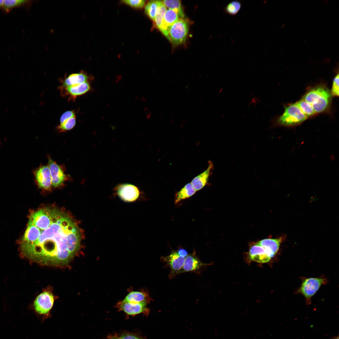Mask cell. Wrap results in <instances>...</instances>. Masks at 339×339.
<instances>
[{
    "label": "cell",
    "instance_id": "1",
    "mask_svg": "<svg viewBox=\"0 0 339 339\" xmlns=\"http://www.w3.org/2000/svg\"><path fill=\"white\" fill-rule=\"evenodd\" d=\"M82 236L78 224L67 213L43 207L30 215L20 250L25 257L40 264L62 266L79 250Z\"/></svg>",
    "mask_w": 339,
    "mask_h": 339
},
{
    "label": "cell",
    "instance_id": "2",
    "mask_svg": "<svg viewBox=\"0 0 339 339\" xmlns=\"http://www.w3.org/2000/svg\"><path fill=\"white\" fill-rule=\"evenodd\" d=\"M331 95L327 88L320 85L309 90L302 98L312 107L316 114L324 112L328 108Z\"/></svg>",
    "mask_w": 339,
    "mask_h": 339
},
{
    "label": "cell",
    "instance_id": "3",
    "mask_svg": "<svg viewBox=\"0 0 339 339\" xmlns=\"http://www.w3.org/2000/svg\"><path fill=\"white\" fill-rule=\"evenodd\" d=\"M308 118L296 103L292 104L285 108L284 112L278 119L277 123L281 126H294L301 124Z\"/></svg>",
    "mask_w": 339,
    "mask_h": 339
},
{
    "label": "cell",
    "instance_id": "4",
    "mask_svg": "<svg viewBox=\"0 0 339 339\" xmlns=\"http://www.w3.org/2000/svg\"><path fill=\"white\" fill-rule=\"evenodd\" d=\"M54 297L49 291H45L40 294L35 300L34 304V309L36 313L44 321L50 316L51 310L53 306Z\"/></svg>",
    "mask_w": 339,
    "mask_h": 339
},
{
    "label": "cell",
    "instance_id": "5",
    "mask_svg": "<svg viewBox=\"0 0 339 339\" xmlns=\"http://www.w3.org/2000/svg\"><path fill=\"white\" fill-rule=\"evenodd\" d=\"M189 31L188 22L183 18H180L170 27L169 31L170 40L173 45L177 46L184 43Z\"/></svg>",
    "mask_w": 339,
    "mask_h": 339
},
{
    "label": "cell",
    "instance_id": "6",
    "mask_svg": "<svg viewBox=\"0 0 339 339\" xmlns=\"http://www.w3.org/2000/svg\"><path fill=\"white\" fill-rule=\"evenodd\" d=\"M48 166L50 172L52 187H60L70 178L69 176L65 173L63 168L50 158H48Z\"/></svg>",
    "mask_w": 339,
    "mask_h": 339
},
{
    "label": "cell",
    "instance_id": "7",
    "mask_svg": "<svg viewBox=\"0 0 339 339\" xmlns=\"http://www.w3.org/2000/svg\"><path fill=\"white\" fill-rule=\"evenodd\" d=\"M325 282V279L322 278L310 277L306 278L302 282L299 292L307 299H310Z\"/></svg>",
    "mask_w": 339,
    "mask_h": 339
},
{
    "label": "cell",
    "instance_id": "8",
    "mask_svg": "<svg viewBox=\"0 0 339 339\" xmlns=\"http://www.w3.org/2000/svg\"><path fill=\"white\" fill-rule=\"evenodd\" d=\"M185 258L179 256L175 250L172 251L167 256L161 257V261L165 262L170 267V271L169 275L170 279H172L179 274Z\"/></svg>",
    "mask_w": 339,
    "mask_h": 339
},
{
    "label": "cell",
    "instance_id": "9",
    "mask_svg": "<svg viewBox=\"0 0 339 339\" xmlns=\"http://www.w3.org/2000/svg\"><path fill=\"white\" fill-rule=\"evenodd\" d=\"M61 94L63 96L68 97V100H75L78 96L83 95L91 89V86L89 81L66 87H59Z\"/></svg>",
    "mask_w": 339,
    "mask_h": 339
},
{
    "label": "cell",
    "instance_id": "10",
    "mask_svg": "<svg viewBox=\"0 0 339 339\" xmlns=\"http://www.w3.org/2000/svg\"><path fill=\"white\" fill-rule=\"evenodd\" d=\"M116 193L125 202H132L136 201L140 195V191L136 186L130 184L118 185L115 188Z\"/></svg>",
    "mask_w": 339,
    "mask_h": 339
},
{
    "label": "cell",
    "instance_id": "11",
    "mask_svg": "<svg viewBox=\"0 0 339 339\" xmlns=\"http://www.w3.org/2000/svg\"><path fill=\"white\" fill-rule=\"evenodd\" d=\"M35 181L40 188L50 190L52 187L50 172L48 165H40L34 171Z\"/></svg>",
    "mask_w": 339,
    "mask_h": 339
},
{
    "label": "cell",
    "instance_id": "12",
    "mask_svg": "<svg viewBox=\"0 0 339 339\" xmlns=\"http://www.w3.org/2000/svg\"><path fill=\"white\" fill-rule=\"evenodd\" d=\"M147 304L144 303H134L123 300L119 302L116 305V307L120 311H122L126 314L134 315L141 313L147 314L149 312Z\"/></svg>",
    "mask_w": 339,
    "mask_h": 339
},
{
    "label": "cell",
    "instance_id": "13",
    "mask_svg": "<svg viewBox=\"0 0 339 339\" xmlns=\"http://www.w3.org/2000/svg\"><path fill=\"white\" fill-rule=\"evenodd\" d=\"M209 264L202 262L197 257L195 251L188 254L185 258L183 265L179 274L188 272L199 273L200 270Z\"/></svg>",
    "mask_w": 339,
    "mask_h": 339
},
{
    "label": "cell",
    "instance_id": "14",
    "mask_svg": "<svg viewBox=\"0 0 339 339\" xmlns=\"http://www.w3.org/2000/svg\"><path fill=\"white\" fill-rule=\"evenodd\" d=\"M180 17L179 13L175 10L168 9L167 10L163 19L160 27L159 29L163 34L169 40V31L171 26L178 20Z\"/></svg>",
    "mask_w": 339,
    "mask_h": 339
},
{
    "label": "cell",
    "instance_id": "15",
    "mask_svg": "<svg viewBox=\"0 0 339 339\" xmlns=\"http://www.w3.org/2000/svg\"><path fill=\"white\" fill-rule=\"evenodd\" d=\"M248 256L251 261L262 263L267 262L272 258L264 248L256 244L250 248Z\"/></svg>",
    "mask_w": 339,
    "mask_h": 339
},
{
    "label": "cell",
    "instance_id": "16",
    "mask_svg": "<svg viewBox=\"0 0 339 339\" xmlns=\"http://www.w3.org/2000/svg\"><path fill=\"white\" fill-rule=\"evenodd\" d=\"M93 77L89 76L83 71L77 73H72L65 77L62 81V85L59 87H66L78 84L92 80Z\"/></svg>",
    "mask_w": 339,
    "mask_h": 339
},
{
    "label": "cell",
    "instance_id": "17",
    "mask_svg": "<svg viewBox=\"0 0 339 339\" xmlns=\"http://www.w3.org/2000/svg\"><path fill=\"white\" fill-rule=\"evenodd\" d=\"M213 168V163L209 161L207 169L192 179L191 183L196 191L201 189L207 184Z\"/></svg>",
    "mask_w": 339,
    "mask_h": 339
},
{
    "label": "cell",
    "instance_id": "18",
    "mask_svg": "<svg viewBox=\"0 0 339 339\" xmlns=\"http://www.w3.org/2000/svg\"><path fill=\"white\" fill-rule=\"evenodd\" d=\"M151 299L148 293L146 291H132L128 293L123 300L132 303L148 304Z\"/></svg>",
    "mask_w": 339,
    "mask_h": 339
},
{
    "label": "cell",
    "instance_id": "19",
    "mask_svg": "<svg viewBox=\"0 0 339 339\" xmlns=\"http://www.w3.org/2000/svg\"><path fill=\"white\" fill-rule=\"evenodd\" d=\"M281 241V238L266 239L261 240L256 244L264 248L272 258L278 251Z\"/></svg>",
    "mask_w": 339,
    "mask_h": 339
},
{
    "label": "cell",
    "instance_id": "20",
    "mask_svg": "<svg viewBox=\"0 0 339 339\" xmlns=\"http://www.w3.org/2000/svg\"><path fill=\"white\" fill-rule=\"evenodd\" d=\"M196 191L191 183L187 184L176 194L175 202L177 203L191 196Z\"/></svg>",
    "mask_w": 339,
    "mask_h": 339
},
{
    "label": "cell",
    "instance_id": "21",
    "mask_svg": "<svg viewBox=\"0 0 339 339\" xmlns=\"http://www.w3.org/2000/svg\"><path fill=\"white\" fill-rule=\"evenodd\" d=\"M242 3L238 0H234L229 2L224 8V11L227 14L231 16H235L240 10Z\"/></svg>",
    "mask_w": 339,
    "mask_h": 339
},
{
    "label": "cell",
    "instance_id": "22",
    "mask_svg": "<svg viewBox=\"0 0 339 339\" xmlns=\"http://www.w3.org/2000/svg\"><path fill=\"white\" fill-rule=\"evenodd\" d=\"M295 103L302 113L308 118L316 114L312 107L303 98Z\"/></svg>",
    "mask_w": 339,
    "mask_h": 339
},
{
    "label": "cell",
    "instance_id": "23",
    "mask_svg": "<svg viewBox=\"0 0 339 339\" xmlns=\"http://www.w3.org/2000/svg\"><path fill=\"white\" fill-rule=\"evenodd\" d=\"M160 1H150L146 5L145 11L146 13L152 20L154 21Z\"/></svg>",
    "mask_w": 339,
    "mask_h": 339
},
{
    "label": "cell",
    "instance_id": "24",
    "mask_svg": "<svg viewBox=\"0 0 339 339\" xmlns=\"http://www.w3.org/2000/svg\"><path fill=\"white\" fill-rule=\"evenodd\" d=\"M163 3L169 9L177 10L179 13L180 17L183 18L184 13L182 9L180 1L165 0L162 1Z\"/></svg>",
    "mask_w": 339,
    "mask_h": 339
},
{
    "label": "cell",
    "instance_id": "25",
    "mask_svg": "<svg viewBox=\"0 0 339 339\" xmlns=\"http://www.w3.org/2000/svg\"><path fill=\"white\" fill-rule=\"evenodd\" d=\"M167 10L166 7L163 3L162 1H160L154 20L156 26L159 29L160 27Z\"/></svg>",
    "mask_w": 339,
    "mask_h": 339
},
{
    "label": "cell",
    "instance_id": "26",
    "mask_svg": "<svg viewBox=\"0 0 339 339\" xmlns=\"http://www.w3.org/2000/svg\"><path fill=\"white\" fill-rule=\"evenodd\" d=\"M76 123V116L70 118L57 126V129L59 132L69 131L73 128Z\"/></svg>",
    "mask_w": 339,
    "mask_h": 339
},
{
    "label": "cell",
    "instance_id": "27",
    "mask_svg": "<svg viewBox=\"0 0 339 339\" xmlns=\"http://www.w3.org/2000/svg\"><path fill=\"white\" fill-rule=\"evenodd\" d=\"M29 1L26 0H4L3 8L6 11H8L15 7L20 6L28 3Z\"/></svg>",
    "mask_w": 339,
    "mask_h": 339
},
{
    "label": "cell",
    "instance_id": "28",
    "mask_svg": "<svg viewBox=\"0 0 339 339\" xmlns=\"http://www.w3.org/2000/svg\"><path fill=\"white\" fill-rule=\"evenodd\" d=\"M332 95L338 96H339V74L336 75L333 81L331 92Z\"/></svg>",
    "mask_w": 339,
    "mask_h": 339
},
{
    "label": "cell",
    "instance_id": "29",
    "mask_svg": "<svg viewBox=\"0 0 339 339\" xmlns=\"http://www.w3.org/2000/svg\"><path fill=\"white\" fill-rule=\"evenodd\" d=\"M122 2L128 5L135 8H142L145 3V1L143 0H125Z\"/></svg>",
    "mask_w": 339,
    "mask_h": 339
},
{
    "label": "cell",
    "instance_id": "30",
    "mask_svg": "<svg viewBox=\"0 0 339 339\" xmlns=\"http://www.w3.org/2000/svg\"><path fill=\"white\" fill-rule=\"evenodd\" d=\"M75 116H76L74 110L66 111L61 116L60 120V123H62L64 121L70 118Z\"/></svg>",
    "mask_w": 339,
    "mask_h": 339
},
{
    "label": "cell",
    "instance_id": "31",
    "mask_svg": "<svg viewBox=\"0 0 339 339\" xmlns=\"http://www.w3.org/2000/svg\"><path fill=\"white\" fill-rule=\"evenodd\" d=\"M108 339H143L130 334H124L120 336H111Z\"/></svg>",
    "mask_w": 339,
    "mask_h": 339
},
{
    "label": "cell",
    "instance_id": "32",
    "mask_svg": "<svg viewBox=\"0 0 339 339\" xmlns=\"http://www.w3.org/2000/svg\"><path fill=\"white\" fill-rule=\"evenodd\" d=\"M176 251L179 256L184 258H185L188 255L187 251L183 248H179Z\"/></svg>",
    "mask_w": 339,
    "mask_h": 339
},
{
    "label": "cell",
    "instance_id": "33",
    "mask_svg": "<svg viewBox=\"0 0 339 339\" xmlns=\"http://www.w3.org/2000/svg\"><path fill=\"white\" fill-rule=\"evenodd\" d=\"M3 0H0V7H3Z\"/></svg>",
    "mask_w": 339,
    "mask_h": 339
},
{
    "label": "cell",
    "instance_id": "34",
    "mask_svg": "<svg viewBox=\"0 0 339 339\" xmlns=\"http://www.w3.org/2000/svg\"><path fill=\"white\" fill-rule=\"evenodd\" d=\"M333 339H339V337H338V336L336 337H335Z\"/></svg>",
    "mask_w": 339,
    "mask_h": 339
}]
</instances>
